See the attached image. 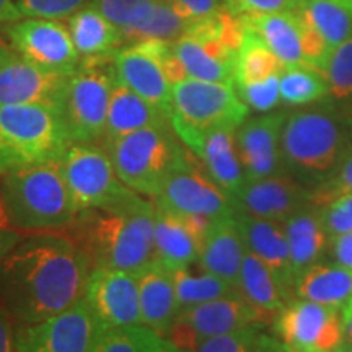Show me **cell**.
Masks as SVG:
<instances>
[{
  "mask_svg": "<svg viewBox=\"0 0 352 352\" xmlns=\"http://www.w3.org/2000/svg\"><path fill=\"white\" fill-rule=\"evenodd\" d=\"M21 19H69L94 0H15Z\"/></svg>",
  "mask_w": 352,
  "mask_h": 352,
  "instance_id": "cell-40",
  "label": "cell"
},
{
  "mask_svg": "<svg viewBox=\"0 0 352 352\" xmlns=\"http://www.w3.org/2000/svg\"><path fill=\"white\" fill-rule=\"evenodd\" d=\"M0 197L8 226L20 232L59 230L72 226L78 215L59 162L2 175Z\"/></svg>",
  "mask_w": 352,
  "mask_h": 352,
  "instance_id": "cell-3",
  "label": "cell"
},
{
  "mask_svg": "<svg viewBox=\"0 0 352 352\" xmlns=\"http://www.w3.org/2000/svg\"><path fill=\"white\" fill-rule=\"evenodd\" d=\"M171 124L170 118L116 78L109 100L104 142L144 127Z\"/></svg>",
  "mask_w": 352,
  "mask_h": 352,
  "instance_id": "cell-25",
  "label": "cell"
},
{
  "mask_svg": "<svg viewBox=\"0 0 352 352\" xmlns=\"http://www.w3.org/2000/svg\"><path fill=\"white\" fill-rule=\"evenodd\" d=\"M347 2H349V3H351V6H352V0H347Z\"/></svg>",
  "mask_w": 352,
  "mask_h": 352,
  "instance_id": "cell-53",
  "label": "cell"
},
{
  "mask_svg": "<svg viewBox=\"0 0 352 352\" xmlns=\"http://www.w3.org/2000/svg\"><path fill=\"white\" fill-rule=\"evenodd\" d=\"M98 328L142 324L140 320L139 280L129 271L95 267L88 277L85 296Z\"/></svg>",
  "mask_w": 352,
  "mask_h": 352,
  "instance_id": "cell-16",
  "label": "cell"
},
{
  "mask_svg": "<svg viewBox=\"0 0 352 352\" xmlns=\"http://www.w3.org/2000/svg\"><path fill=\"white\" fill-rule=\"evenodd\" d=\"M116 78L170 118L171 85L164 69L140 44L120 47L113 54Z\"/></svg>",
  "mask_w": 352,
  "mask_h": 352,
  "instance_id": "cell-21",
  "label": "cell"
},
{
  "mask_svg": "<svg viewBox=\"0 0 352 352\" xmlns=\"http://www.w3.org/2000/svg\"><path fill=\"white\" fill-rule=\"evenodd\" d=\"M341 311H342V324H344L346 344L352 346V298H349V300L341 307Z\"/></svg>",
  "mask_w": 352,
  "mask_h": 352,
  "instance_id": "cell-50",
  "label": "cell"
},
{
  "mask_svg": "<svg viewBox=\"0 0 352 352\" xmlns=\"http://www.w3.org/2000/svg\"><path fill=\"white\" fill-rule=\"evenodd\" d=\"M296 0H226V10L233 15H259V13H272L292 10Z\"/></svg>",
  "mask_w": 352,
  "mask_h": 352,
  "instance_id": "cell-44",
  "label": "cell"
},
{
  "mask_svg": "<svg viewBox=\"0 0 352 352\" xmlns=\"http://www.w3.org/2000/svg\"><path fill=\"white\" fill-rule=\"evenodd\" d=\"M164 342V336L144 327L98 328L88 352H157Z\"/></svg>",
  "mask_w": 352,
  "mask_h": 352,
  "instance_id": "cell-34",
  "label": "cell"
},
{
  "mask_svg": "<svg viewBox=\"0 0 352 352\" xmlns=\"http://www.w3.org/2000/svg\"><path fill=\"white\" fill-rule=\"evenodd\" d=\"M267 320H271L270 316L261 314L236 290L226 297L179 310L165 340L182 349L195 352L202 342L212 338L252 324H264Z\"/></svg>",
  "mask_w": 352,
  "mask_h": 352,
  "instance_id": "cell-10",
  "label": "cell"
},
{
  "mask_svg": "<svg viewBox=\"0 0 352 352\" xmlns=\"http://www.w3.org/2000/svg\"><path fill=\"white\" fill-rule=\"evenodd\" d=\"M91 263L65 235H25L0 264V300L20 324L39 323L63 314L85 296Z\"/></svg>",
  "mask_w": 352,
  "mask_h": 352,
  "instance_id": "cell-1",
  "label": "cell"
},
{
  "mask_svg": "<svg viewBox=\"0 0 352 352\" xmlns=\"http://www.w3.org/2000/svg\"><path fill=\"white\" fill-rule=\"evenodd\" d=\"M329 253L334 261L352 271V233L331 235L329 239Z\"/></svg>",
  "mask_w": 352,
  "mask_h": 352,
  "instance_id": "cell-46",
  "label": "cell"
},
{
  "mask_svg": "<svg viewBox=\"0 0 352 352\" xmlns=\"http://www.w3.org/2000/svg\"><path fill=\"white\" fill-rule=\"evenodd\" d=\"M250 108L233 83L186 78L171 88V127L191 152L214 131H236L248 120Z\"/></svg>",
  "mask_w": 352,
  "mask_h": 352,
  "instance_id": "cell-6",
  "label": "cell"
},
{
  "mask_svg": "<svg viewBox=\"0 0 352 352\" xmlns=\"http://www.w3.org/2000/svg\"><path fill=\"white\" fill-rule=\"evenodd\" d=\"M15 334L12 316L0 308V352H15Z\"/></svg>",
  "mask_w": 352,
  "mask_h": 352,
  "instance_id": "cell-47",
  "label": "cell"
},
{
  "mask_svg": "<svg viewBox=\"0 0 352 352\" xmlns=\"http://www.w3.org/2000/svg\"><path fill=\"white\" fill-rule=\"evenodd\" d=\"M158 0H94L91 6L116 25L122 34L140 23L153 10Z\"/></svg>",
  "mask_w": 352,
  "mask_h": 352,
  "instance_id": "cell-39",
  "label": "cell"
},
{
  "mask_svg": "<svg viewBox=\"0 0 352 352\" xmlns=\"http://www.w3.org/2000/svg\"><path fill=\"white\" fill-rule=\"evenodd\" d=\"M285 67L310 65L323 72L331 50L296 7L292 10L241 15Z\"/></svg>",
  "mask_w": 352,
  "mask_h": 352,
  "instance_id": "cell-12",
  "label": "cell"
},
{
  "mask_svg": "<svg viewBox=\"0 0 352 352\" xmlns=\"http://www.w3.org/2000/svg\"><path fill=\"white\" fill-rule=\"evenodd\" d=\"M236 290L261 314L274 320L290 298L277 277L261 259L246 250Z\"/></svg>",
  "mask_w": 352,
  "mask_h": 352,
  "instance_id": "cell-30",
  "label": "cell"
},
{
  "mask_svg": "<svg viewBox=\"0 0 352 352\" xmlns=\"http://www.w3.org/2000/svg\"><path fill=\"white\" fill-rule=\"evenodd\" d=\"M287 235L290 258L296 277L305 271L308 266L318 263L329 246V235L321 219L320 209H311L308 206L284 222Z\"/></svg>",
  "mask_w": 352,
  "mask_h": 352,
  "instance_id": "cell-27",
  "label": "cell"
},
{
  "mask_svg": "<svg viewBox=\"0 0 352 352\" xmlns=\"http://www.w3.org/2000/svg\"><path fill=\"white\" fill-rule=\"evenodd\" d=\"M321 74L328 82L329 96L340 101L352 98V36L333 47Z\"/></svg>",
  "mask_w": 352,
  "mask_h": 352,
  "instance_id": "cell-38",
  "label": "cell"
},
{
  "mask_svg": "<svg viewBox=\"0 0 352 352\" xmlns=\"http://www.w3.org/2000/svg\"><path fill=\"white\" fill-rule=\"evenodd\" d=\"M320 214L329 235L352 233V195H340L324 202Z\"/></svg>",
  "mask_w": 352,
  "mask_h": 352,
  "instance_id": "cell-43",
  "label": "cell"
},
{
  "mask_svg": "<svg viewBox=\"0 0 352 352\" xmlns=\"http://www.w3.org/2000/svg\"><path fill=\"white\" fill-rule=\"evenodd\" d=\"M340 195H352V148L347 151L333 173L311 192V201L316 206H323Z\"/></svg>",
  "mask_w": 352,
  "mask_h": 352,
  "instance_id": "cell-42",
  "label": "cell"
},
{
  "mask_svg": "<svg viewBox=\"0 0 352 352\" xmlns=\"http://www.w3.org/2000/svg\"><path fill=\"white\" fill-rule=\"evenodd\" d=\"M173 280L179 310L236 292V289L222 277L206 271L201 274H192L189 267L173 271Z\"/></svg>",
  "mask_w": 352,
  "mask_h": 352,
  "instance_id": "cell-35",
  "label": "cell"
},
{
  "mask_svg": "<svg viewBox=\"0 0 352 352\" xmlns=\"http://www.w3.org/2000/svg\"><path fill=\"white\" fill-rule=\"evenodd\" d=\"M155 206L175 214L204 215L210 219L235 212L227 192L217 186L202 164L191 155L186 165L175 170L166 179L155 196Z\"/></svg>",
  "mask_w": 352,
  "mask_h": 352,
  "instance_id": "cell-14",
  "label": "cell"
},
{
  "mask_svg": "<svg viewBox=\"0 0 352 352\" xmlns=\"http://www.w3.org/2000/svg\"><path fill=\"white\" fill-rule=\"evenodd\" d=\"M70 145L57 109L43 104L0 107V176L59 162Z\"/></svg>",
  "mask_w": 352,
  "mask_h": 352,
  "instance_id": "cell-5",
  "label": "cell"
},
{
  "mask_svg": "<svg viewBox=\"0 0 352 352\" xmlns=\"http://www.w3.org/2000/svg\"><path fill=\"white\" fill-rule=\"evenodd\" d=\"M233 217H235L236 226L243 236L246 250L270 267L285 292L294 298L296 272L292 267L284 223L259 219L245 212H236V210L233 212Z\"/></svg>",
  "mask_w": 352,
  "mask_h": 352,
  "instance_id": "cell-20",
  "label": "cell"
},
{
  "mask_svg": "<svg viewBox=\"0 0 352 352\" xmlns=\"http://www.w3.org/2000/svg\"><path fill=\"white\" fill-rule=\"evenodd\" d=\"M189 23L171 7L168 0H158L145 19L122 33V41L138 44L145 41L173 43L186 33Z\"/></svg>",
  "mask_w": 352,
  "mask_h": 352,
  "instance_id": "cell-33",
  "label": "cell"
},
{
  "mask_svg": "<svg viewBox=\"0 0 352 352\" xmlns=\"http://www.w3.org/2000/svg\"><path fill=\"white\" fill-rule=\"evenodd\" d=\"M311 192L289 173H277L259 179H248L232 197L236 212L284 223L290 215L314 206Z\"/></svg>",
  "mask_w": 352,
  "mask_h": 352,
  "instance_id": "cell-18",
  "label": "cell"
},
{
  "mask_svg": "<svg viewBox=\"0 0 352 352\" xmlns=\"http://www.w3.org/2000/svg\"><path fill=\"white\" fill-rule=\"evenodd\" d=\"M12 47L47 72L70 76L82 63L69 28L52 19H20L8 23Z\"/></svg>",
  "mask_w": 352,
  "mask_h": 352,
  "instance_id": "cell-13",
  "label": "cell"
},
{
  "mask_svg": "<svg viewBox=\"0 0 352 352\" xmlns=\"http://www.w3.org/2000/svg\"><path fill=\"white\" fill-rule=\"evenodd\" d=\"M280 100L287 104H308L329 95L328 82L320 70L310 65H289L279 78Z\"/></svg>",
  "mask_w": 352,
  "mask_h": 352,
  "instance_id": "cell-36",
  "label": "cell"
},
{
  "mask_svg": "<svg viewBox=\"0 0 352 352\" xmlns=\"http://www.w3.org/2000/svg\"><path fill=\"white\" fill-rule=\"evenodd\" d=\"M96 329L98 324L82 298L52 318L20 324L15 334V352H88Z\"/></svg>",
  "mask_w": 352,
  "mask_h": 352,
  "instance_id": "cell-15",
  "label": "cell"
},
{
  "mask_svg": "<svg viewBox=\"0 0 352 352\" xmlns=\"http://www.w3.org/2000/svg\"><path fill=\"white\" fill-rule=\"evenodd\" d=\"M294 297L342 307L352 298V271L338 263H315L296 277Z\"/></svg>",
  "mask_w": 352,
  "mask_h": 352,
  "instance_id": "cell-29",
  "label": "cell"
},
{
  "mask_svg": "<svg viewBox=\"0 0 352 352\" xmlns=\"http://www.w3.org/2000/svg\"><path fill=\"white\" fill-rule=\"evenodd\" d=\"M168 2L188 23L208 19L226 10L220 7V0H168Z\"/></svg>",
  "mask_w": 352,
  "mask_h": 352,
  "instance_id": "cell-45",
  "label": "cell"
},
{
  "mask_svg": "<svg viewBox=\"0 0 352 352\" xmlns=\"http://www.w3.org/2000/svg\"><path fill=\"white\" fill-rule=\"evenodd\" d=\"M272 328L292 352H340L346 346L340 307L294 297L274 316Z\"/></svg>",
  "mask_w": 352,
  "mask_h": 352,
  "instance_id": "cell-11",
  "label": "cell"
},
{
  "mask_svg": "<svg viewBox=\"0 0 352 352\" xmlns=\"http://www.w3.org/2000/svg\"><path fill=\"white\" fill-rule=\"evenodd\" d=\"M340 352H352V346H349V344H346L344 347H342V349H341Z\"/></svg>",
  "mask_w": 352,
  "mask_h": 352,
  "instance_id": "cell-52",
  "label": "cell"
},
{
  "mask_svg": "<svg viewBox=\"0 0 352 352\" xmlns=\"http://www.w3.org/2000/svg\"><path fill=\"white\" fill-rule=\"evenodd\" d=\"M296 2H300V0H296Z\"/></svg>",
  "mask_w": 352,
  "mask_h": 352,
  "instance_id": "cell-55",
  "label": "cell"
},
{
  "mask_svg": "<svg viewBox=\"0 0 352 352\" xmlns=\"http://www.w3.org/2000/svg\"><path fill=\"white\" fill-rule=\"evenodd\" d=\"M114 83L113 56L82 59L76 72L67 77L59 114L70 142L94 145L104 138Z\"/></svg>",
  "mask_w": 352,
  "mask_h": 352,
  "instance_id": "cell-8",
  "label": "cell"
},
{
  "mask_svg": "<svg viewBox=\"0 0 352 352\" xmlns=\"http://www.w3.org/2000/svg\"><path fill=\"white\" fill-rule=\"evenodd\" d=\"M23 236V232L15 230V228L0 227V264L16 248Z\"/></svg>",
  "mask_w": 352,
  "mask_h": 352,
  "instance_id": "cell-48",
  "label": "cell"
},
{
  "mask_svg": "<svg viewBox=\"0 0 352 352\" xmlns=\"http://www.w3.org/2000/svg\"><path fill=\"white\" fill-rule=\"evenodd\" d=\"M264 324H252L202 342L195 352H287L285 346L263 329Z\"/></svg>",
  "mask_w": 352,
  "mask_h": 352,
  "instance_id": "cell-37",
  "label": "cell"
},
{
  "mask_svg": "<svg viewBox=\"0 0 352 352\" xmlns=\"http://www.w3.org/2000/svg\"><path fill=\"white\" fill-rule=\"evenodd\" d=\"M21 15L15 0H0V25H8L20 20Z\"/></svg>",
  "mask_w": 352,
  "mask_h": 352,
  "instance_id": "cell-49",
  "label": "cell"
},
{
  "mask_svg": "<svg viewBox=\"0 0 352 352\" xmlns=\"http://www.w3.org/2000/svg\"><path fill=\"white\" fill-rule=\"evenodd\" d=\"M284 67L285 65L280 63L279 57L245 23V36L236 54L233 85H248L267 80L274 76H280Z\"/></svg>",
  "mask_w": 352,
  "mask_h": 352,
  "instance_id": "cell-32",
  "label": "cell"
},
{
  "mask_svg": "<svg viewBox=\"0 0 352 352\" xmlns=\"http://www.w3.org/2000/svg\"><path fill=\"white\" fill-rule=\"evenodd\" d=\"M59 168L78 214L111 208L135 192L121 182L104 148L95 145L72 144L59 160Z\"/></svg>",
  "mask_w": 352,
  "mask_h": 352,
  "instance_id": "cell-9",
  "label": "cell"
},
{
  "mask_svg": "<svg viewBox=\"0 0 352 352\" xmlns=\"http://www.w3.org/2000/svg\"><path fill=\"white\" fill-rule=\"evenodd\" d=\"M347 151V131L331 108H307L287 114L280 152L284 168L298 182H324Z\"/></svg>",
  "mask_w": 352,
  "mask_h": 352,
  "instance_id": "cell-4",
  "label": "cell"
},
{
  "mask_svg": "<svg viewBox=\"0 0 352 352\" xmlns=\"http://www.w3.org/2000/svg\"><path fill=\"white\" fill-rule=\"evenodd\" d=\"M157 352H189V351H186V349H182V347L175 346L173 342L166 341L165 338H164V342H162V346L158 347V351H157Z\"/></svg>",
  "mask_w": 352,
  "mask_h": 352,
  "instance_id": "cell-51",
  "label": "cell"
},
{
  "mask_svg": "<svg viewBox=\"0 0 352 352\" xmlns=\"http://www.w3.org/2000/svg\"><path fill=\"white\" fill-rule=\"evenodd\" d=\"M138 280L142 324L165 338L179 311L173 272L153 259L139 272Z\"/></svg>",
  "mask_w": 352,
  "mask_h": 352,
  "instance_id": "cell-22",
  "label": "cell"
},
{
  "mask_svg": "<svg viewBox=\"0 0 352 352\" xmlns=\"http://www.w3.org/2000/svg\"><path fill=\"white\" fill-rule=\"evenodd\" d=\"M287 113L277 111L246 120L235 131V144L246 182L283 173L280 138Z\"/></svg>",
  "mask_w": 352,
  "mask_h": 352,
  "instance_id": "cell-19",
  "label": "cell"
},
{
  "mask_svg": "<svg viewBox=\"0 0 352 352\" xmlns=\"http://www.w3.org/2000/svg\"><path fill=\"white\" fill-rule=\"evenodd\" d=\"M204 240L191 227L186 215L155 206V254L153 259L171 272L197 263Z\"/></svg>",
  "mask_w": 352,
  "mask_h": 352,
  "instance_id": "cell-24",
  "label": "cell"
},
{
  "mask_svg": "<svg viewBox=\"0 0 352 352\" xmlns=\"http://www.w3.org/2000/svg\"><path fill=\"white\" fill-rule=\"evenodd\" d=\"M67 77L38 67L13 47L0 46V107L43 104L59 111Z\"/></svg>",
  "mask_w": 352,
  "mask_h": 352,
  "instance_id": "cell-17",
  "label": "cell"
},
{
  "mask_svg": "<svg viewBox=\"0 0 352 352\" xmlns=\"http://www.w3.org/2000/svg\"><path fill=\"white\" fill-rule=\"evenodd\" d=\"M285 351H287V352H292V351H289V349H287V347H285Z\"/></svg>",
  "mask_w": 352,
  "mask_h": 352,
  "instance_id": "cell-54",
  "label": "cell"
},
{
  "mask_svg": "<svg viewBox=\"0 0 352 352\" xmlns=\"http://www.w3.org/2000/svg\"><path fill=\"white\" fill-rule=\"evenodd\" d=\"M77 245L91 267L129 271L138 276L155 254V206L134 192L111 208L83 210L72 223Z\"/></svg>",
  "mask_w": 352,
  "mask_h": 352,
  "instance_id": "cell-2",
  "label": "cell"
},
{
  "mask_svg": "<svg viewBox=\"0 0 352 352\" xmlns=\"http://www.w3.org/2000/svg\"><path fill=\"white\" fill-rule=\"evenodd\" d=\"M67 28L82 59L113 56L124 44L120 28L91 3L69 16Z\"/></svg>",
  "mask_w": 352,
  "mask_h": 352,
  "instance_id": "cell-28",
  "label": "cell"
},
{
  "mask_svg": "<svg viewBox=\"0 0 352 352\" xmlns=\"http://www.w3.org/2000/svg\"><path fill=\"white\" fill-rule=\"evenodd\" d=\"M195 155L199 158L204 170L232 197L240 191L246 182L235 144V131H214L202 140L199 151Z\"/></svg>",
  "mask_w": 352,
  "mask_h": 352,
  "instance_id": "cell-26",
  "label": "cell"
},
{
  "mask_svg": "<svg viewBox=\"0 0 352 352\" xmlns=\"http://www.w3.org/2000/svg\"><path fill=\"white\" fill-rule=\"evenodd\" d=\"M171 129V124L144 127L104 142V152L126 186L155 197L170 175L188 164L189 153Z\"/></svg>",
  "mask_w": 352,
  "mask_h": 352,
  "instance_id": "cell-7",
  "label": "cell"
},
{
  "mask_svg": "<svg viewBox=\"0 0 352 352\" xmlns=\"http://www.w3.org/2000/svg\"><path fill=\"white\" fill-rule=\"evenodd\" d=\"M245 253L246 246L235 217L223 215L210 223L197 263L202 271L222 277L236 289Z\"/></svg>",
  "mask_w": 352,
  "mask_h": 352,
  "instance_id": "cell-23",
  "label": "cell"
},
{
  "mask_svg": "<svg viewBox=\"0 0 352 352\" xmlns=\"http://www.w3.org/2000/svg\"><path fill=\"white\" fill-rule=\"evenodd\" d=\"M296 8L329 50L352 36V6L347 0H300Z\"/></svg>",
  "mask_w": 352,
  "mask_h": 352,
  "instance_id": "cell-31",
  "label": "cell"
},
{
  "mask_svg": "<svg viewBox=\"0 0 352 352\" xmlns=\"http://www.w3.org/2000/svg\"><path fill=\"white\" fill-rule=\"evenodd\" d=\"M280 76H274L267 80L248 83V85H233L241 101L248 108L256 109V111L266 113L274 109L280 103V90H279Z\"/></svg>",
  "mask_w": 352,
  "mask_h": 352,
  "instance_id": "cell-41",
  "label": "cell"
}]
</instances>
